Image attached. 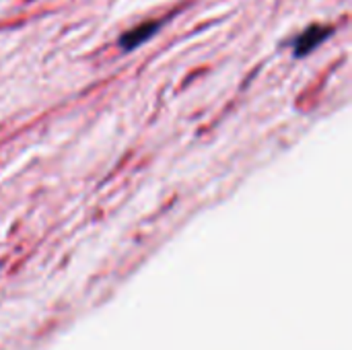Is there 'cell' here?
<instances>
[{
    "instance_id": "obj_1",
    "label": "cell",
    "mask_w": 352,
    "mask_h": 350,
    "mask_svg": "<svg viewBox=\"0 0 352 350\" xmlns=\"http://www.w3.org/2000/svg\"><path fill=\"white\" fill-rule=\"evenodd\" d=\"M334 33H336V29H334L332 25H320V23L309 25L307 29H303V31L291 41L293 56H295V58H305V56L314 54V52H316L322 43H326Z\"/></svg>"
},
{
    "instance_id": "obj_2",
    "label": "cell",
    "mask_w": 352,
    "mask_h": 350,
    "mask_svg": "<svg viewBox=\"0 0 352 350\" xmlns=\"http://www.w3.org/2000/svg\"><path fill=\"white\" fill-rule=\"evenodd\" d=\"M163 23H165V19H161V21H144V23H140V25L124 31L118 37L120 50L122 52H134V50H138L140 45H144L151 37H155L161 31Z\"/></svg>"
}]
</instances>
